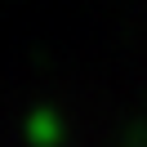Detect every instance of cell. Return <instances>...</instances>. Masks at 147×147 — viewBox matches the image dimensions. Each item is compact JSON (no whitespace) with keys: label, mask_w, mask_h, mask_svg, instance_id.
<instances>
[{"label":"cell","mask_w":147,"mask_h":147,"mask_svg":"<svg viewBox=\"0 0 147 147\" xmlns=\"http://www.w3.org/2000/svg\"><path fill=\"white\" fill-rule=\"evenodd\" d=\"M22 134H27V143H31V147H58V143H63V120H58V111L36 107V111H27Z\"/></svg>","instance_id":"obj_1"},{"label":"cell","mask_w":147,"mask_h":147,"mask_svg":"<svg viewBox=\"0 0 147 147\" xmlns=\"http://www.w3.org/2000/svg\"><path fill=\"white\" fill-rule=\"evenodd\" d=\"M125 147H147V120H129V129H125Z\"/></svg>","instance_id":"obj_2"}]
</instances>
